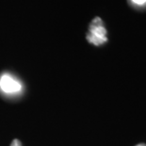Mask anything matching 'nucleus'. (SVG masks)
Instances as JSON below:
<instances>
[{"label":"nucleus","instance_id":"obj_1","mask_svg":"<svg viewBox=\"0 0 146 146\" xmlns=\"http://www.w3.org/2000/svg\"><path fill=\"white\" fill-rule=\"evenodd\" d=\"M88 41L94 45H101L107 42V30L100 18H95L90 26V32L87 35Z\"/></svg>","mask_w":146,"mask_h":146},{"label":"nucleus","instance_id":"obj_2","mask_svg":"<svg viewBox=\"0 0 146 146\" xmlns=\"http://www.w3.org/2000/svg\"><path fill=\"white\" fill-rule=\"evenodd\" d=\"M0 88L3 92H8V94H13V92H18L21 91V84L14 79L13 77L9 76V74H4L0 78Z\"/></svg>","mask_w":146,"mask_h":146},{"label":"nucleus","instance_id":"obj_3","mask_svg":"<svg viewBox=\"0 0 146 146\" xmlns=\"http://www.w3.org/2000/svg\"><path fill=\"white\" fill-rule=\"evenodd\" d=\"M131 2L139 6H143L146 4V0H131Z\"/></svg>","mask_w":146,"mask_h":146},{"label":"nucleus","instance_id":"obj_4","mask_svg":"<svg viewBox=\"0 0 146 146\" xmlns=\"http://www.w3.org/2000/svg\"><path fill=\"white\" fill-rule=\"evenodd\" d=\"M11 146H22V145H21V142L18 141V139H14V141H12Z\"/></svg>","mask_w":146,"mask_h":146},{"label":"nucleus","instance_id":"obj_5","mask_svg":"<svg viewBox=\"0 0 146 146\" xmlns=\"http://www.w3.org/2000/svg\"><path fill=\"white\" fill-rule=\"evenodd\" d=\"M136 146H146V145L143 144V143H141V144H138V145H136Z\"/></svg>","mask_w":146,"mask_h":146}]
</instances>
